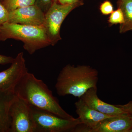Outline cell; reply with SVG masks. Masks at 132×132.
<instances>
[{"mask_svg":"<svg viewBox=\"0 0 132 132\" xmlns=\"http://www.w3.org/2000/svg\"><path fill=\"white\" fill-rule=\"evenodd\" d=\"M76 112L81 124L88 128L89 132L101 121L114 116L102 113L93 109L88 106L80 98L75 104Z\"/></svg>","mask_w":132,"mask_h":132,"instance_id":"cell-9","label":"cell"},{"mask_svg":"<svg viewBox=\"0 0 132 132\" xmlns=\"http://www.w3.org/2000/svg\"><path fill=\"white\" fill-rule=\"evenodd\" d=\"M45 15V13L35 4L9 12L8 22L28 26H41L44 23Z\"/></svg>","mask_w":132,"mask_h":132,"instance_id":"cell-8","label":"cell"},{"mask_svg":"<svg viewBox=\"0 0 132 132\" xmlns=\"http://www.w3.org/2000/svg\"><path fill=\"white\" fill-rule=\"evenodd\" d=\"M10 39L22 42L24 49L31 55L51 45L43 25L28 26L5 22L0 26V41Z\"/></svg>","mask_w":132,"mask_h":132,"instance_id":"cell-3","label":"cell"},{"mask_svg":"<svg viewBox=\"0 0 132 132\" xmlns=\"http://www.w3.org/2000/svg\"><path fill=\"white\" fill-rule=\"evenodd\" d=\"M27 72L24 53L20 52L14 58L9 68L0 72V89L14 91L17 83Z\"/></svg>","mask_w":132,"mask_h":132,"instance_id":"cell-7","label":"cell"},{"mask_svg":"<svg viewBox=\"0 0 132 132\" xmlns=\"http://www.w3.org/2000/svg\"><path fill=\"white\" fill-rule=\"evenodd\" d=\"M35 132H73L81 122L79 118L68 119L31 105Z\"/></svg>","mask_w":132,"mask_h":132,"instance_id":"cell-4","label":"cell"},{"mask_svg":"<svg viewBox=\"0 0 132 132\" xmlns=\"http://www.w3.org/2000/svg\"><path fill=\"white\" fill-rule=\"evenodd\" d=\"M128 132H132V127L130 128V130L128 131Z\"/></svg>","mask_w":132,"mask_h":132,"instance_id":"cell-22","label":"cell"},{"mask_svg":"<svg viewBox=\"0 0 132 132\" xmlns=\"http://www.w3.org/2000/svg\"><path fill=\"white\" fill-rule=\"evenodd\" d=\"M132 127V120L124 113L101 121L91 132H128Z\"/></svg>","mask_w":132,"mask_h":132,"instance_id":"cell-10","label":"cell"},{"mask_svg":"<svg viewBox=\"0 0 132 132\" xmlns=\"http://www.w3.org/2000/svg\"><path fill=\"white\" fill-rule=\"evenodd\" d=\"M117 5L122 10L124 17V22L120 26V33L132 30V0H118Z\"/></svg>","mask_w":132,"mask_h":132,"instance_id":"cell-13","label":"cell"},{"mask_svg":"<svg viewBox=\"0 0 132 132\" xmlns=\"http://www.w3.org/2000/svg\"><path fill=\"white\" fill-rule=\"evenodd\" d=\"M79 0H58V2L62 5L70 4L78 1Z\"/></svg>","mask_w":132,"mask_h":132,"instance_id":"cell-21","label":"cell"},{"mask_svg":"<svg viewBox=\"0 0 132 132\" xmlns=\"http://www.w3.org/2000/svg\"><path fill=\"white\" fill-rule=\"evenodd\" d=\"M58 0H53V2H58Z\"/></svg>","mask_w":132,"mask_h":132,"instance_id":"cell-23","label":"cell"},{"mask_svg":"<svg viewBox=\"0 0 132 132\" xmlns=\"http://www.w3.org/2000/svg\"><path fill=\"white\" fill-rule=\"evenodd\" d=\"M116 105L122 109L124 112L132 120V101L129 102L125 105Z\"/></svg>","mask_w":132,"mask_h":132,"instance_id":"cell-19","label":"cell"},{"mask_svg":"<svg viewBox=\"0 0 132 132\" xmlns=\"http://www.w3.org/2000/svg\"><path fill=\"white\" fill-rule=\"evenodd\" d=\"M97 92V88H92L80 98L91 108L105 114L116 116L125 113L119 107L108 104L101 100Z\"/></svg>","mask_w":132,"mask_h":132,"instance_id":"cell-11","label":"cell"},{"mask_svg":"<svg viewBox=\"0 0 132 132\" xmlns=\"http://www.w3.org/2000/svg\"><path fill=\"white\" fill-rule=\"evenodd\" d=\"M14 92L31 106L64 119L75 118L62 108L47 85L32 73L27 72L25 74L15 86Z\"/></svg>","mask_w":132,"mask_h":132,"instance_id":"cell-1","label":"cell"},{"mask_svg":"<svg viewBox=\"0 0 132 132\" xmlns=\"http://www.w3.org/2000/svg\"><path fill=\"white\" fill-rule=\"evenodd\" d=\"M83 4L82 0L66 5L53 2L49 9L45 13V19L43 25L46 29L51 45L54 46L62 39L60 35L61 27L69 14L75 9Z\"/></svg>","mask_w":132,"mask_h":132,"instance_id":"cell-5","label":"cell"},{"mask_svg":"<svg viewBox=\"0 0 132 132\" xmlns=\"http://www.w3.org/2000/svg\"><path fill=\"white\" fill-rule=\"evenodd\" d=\"M53 2V0H35V5L39 7L44 13L48 10Z\"/></svg>","mask_w":132,"mask_h":132,"instance_id":"cell-17","label":"cell"},{"mask_svg":"<svg viewBox=\"0 0 132 132\" xmlns=\"http://www.w3.org/2000/svg\"><path fill=\"white\" fill-rule=\"evenodd\" d=\"M16 96L14 91L0 89V132L10 131V109Z\"/></svg>","mask_w":132,"mask_h":132,"instance_id":"cell-12","label":"cell"},{"mask_svg":"<svg viewBox=\"0 0 132 132\" xmlns=\"http://www.w3.org/2000/svg\"><path fill=\"white\" fill-rule=\"evenodd\" d=\"M124 22V17L123 12L120 9L113 11L111 14L108 20V22L111 25L114 24H123Z\"/></svg>","mask_w":132,"mask_h":132,"instance_id":"cell-15","label":"cell"},{"mask_svg":"<svg viewBox=\"0 0 132 132\" xmlns=\"http://www.w3.org/2000/svg\"><path fill=\"white\" fill-rule=\"evenodd\" d=\"M14 60V58L12 57L0 54V65L11 64Z\"/></svg>","mask_w":132,"mask_h":132,"instance_id":"cell-20","label":"cell"},{"mask_svg":"<svg viewBox=\"0 0 132 132\" xmlns=\"http://www.w3.org/2000/svg\"><path fill=\"white\" fill-rule=\"evenodd\" d=\"M10 132H35L31 105L16 95L10 109Z\"/></svg>","mask_w":132,"mask_h":132,"instance_id":"cell-6","label":"cell"},{"mask_svg":"<svg viewBox=\"0 0 132 132\" xmlns=\"http://www.w3.org/2000/svg\"><path fill=\"white\" fill-rule=\"evenodd\" d=\"M100 10L103 14H111L114 11L113 6L109 1H105L101 5Z\"/></svg>","mask_w":132,"mask_h":132,"instance_id":"cell-16","label":"cell"},{"mask_svg":"<svg viewBox=\"0 0 132 132\" xmlns=\"http://www.w3.org/2000/svg\"><path fill=\"white\" fill-rule=\"evenodd\" d=\"M35 0H3V5L9 12L20 8L35 5Z\"/></svg>","mask_w":132,"mask_h":132,"instance_id":"cell-14","label":"cell"},{"mask_svg":"<svg viewBox=\"0 0 132 132\" xmlns=\"http://www.w3.org/2000/svg\"><path fill=\"white\" fill-rule=\"evenodd\" d=\"M9 13L0 1V26L8 22Z\"/></svg>","mask_w":132,"mask_h":132,"instance_id":"cell-18","label":"cell"},{"mask_svg":"<svg viewBox=\"0 0 132 132\" xmlns=\"http://www.w3.org/2000/svg\"><path fill=\"white\" fill-rule=\"evenodd\" d=\"M98 72L88 65L64 67L57 77L55 88L60 96L71 95L79 98L88 89L97 88Z\"/></svg>","mask_w":132,"mask_h":132,"instance_id":"cell-2","label":"cell"}]
</instances>
